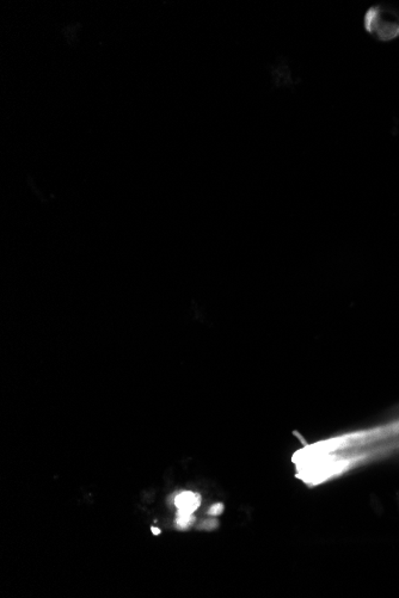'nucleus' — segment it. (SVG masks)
<instances>
[{"mask_svg": "<svg viewBox=\"0 0 399 598\" xmlns=\"http://www.w3.org/2000/svg\"><path fill=\"white\" fill-rule=\"evenodd\" d=\"M175 504L178 508L177 515H191L199 508L200 496L190 492H181L176 494Z\"/></svg>", "mask_w": 399, "mask_h": 598, "instance_id": "f257e3e1", "label": "nucleus"}, {"mask_svg": "<svg viewBox=\"0 0 399 598\" xmlns=\"http://www.w3.org/2000/svg\"><path fill=\"white\" fill-rule=\"evenodd\" d=\"M376 17H378V10L374 9V7L369 9L367 11V13H366L365 26H366V29H367L368 32H372L374 30V25H376Z\"/></svg>", "mask_w": 399, "mask_h": 598, "instance_id": "f03ea898", "label": "nucleus"}, {"mask_svg": "<svg viewBox=\"0 0 399 598\" xmlns=\"http://www.w3.org/2000/svg\"><path fill=\"white\" fill-rule=\"evenodd\" d=\"M194 517H192L191 515H177V519H176V524H177V527H180L181 529H184V528L189 527L190 524L194 522Z\"/></svg>", "mask_w": 399, "mask_h": 598, "instance_id": "7ed1b4c3", "label": "nucleus"}, {"mask_svg": "<svg viewBox=\"0 0 399 598\" xmlns=\"http://www.w3.org/2000/svg\"><path fill=\"white\" fill-rule=\"evenodd\" d=\"M222 511V505L221 504H215L213 505V507L211 508L210 513L211 515H218V513H221Z\"/></svg>", "mask_w": 399, "mask_h": 598, "instance_id": "20e7f679", "label": "nucleus"}, {"mask_svg": "<svg viewBox=\"0 0 399 598\" xmlns=\"http://www.w3.org/2000/svg\"><path fill=\"white\" fill-rule=\"evenodd\" d=\"M151 529H152V532H153L154 535H159V534H160V529H158V528H156V527H152Z\"/></svg>", "mask_w": 399, "mask_h": 598, "instance_id": "39448f33", "label": "nucleus"}]
</instances>
